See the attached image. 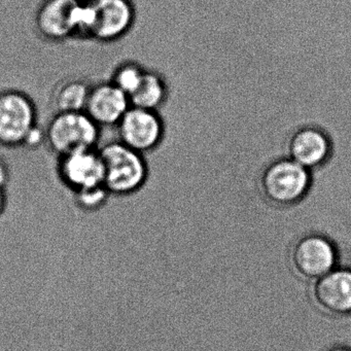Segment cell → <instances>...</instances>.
Wrapping results in <instances>:
<instances>
[{
    "mask_svg": "<svg viewBox=\"0 0 351 351\" xmlns=\"http://www.w3.org/2000/svg\"><path fill=\"white\" fill-rule=\"evenodd\" d=\"M135 21L132 0H84L81 40L112 44L124 38Z\"/></svg>",
    "mask_w": 351,
    "mask_h": 351,
    "instance_id": "1",
    "label": "cell"
},
{
    "mask_svg": "<svg viewBox=\"0 0 351 351\" xmlns=\"http://www.w3.org/2000/svg\"><path fill=\"white\" fill-rule=\"evenodd\" d=\"M104 167V186L110 195L130 196L141 191L149 178L145 155L121 141L99 147Z\"/></svg>",
    "mask_w": 351,
    "mask_h": 351,
    "instance_id": "2",
    "label": "cell"
},
{
    "mask_svg": "<svg viewBox=\"0 0 351 351\" xmlns=\"http://www.w3.org/2000/svg\"><path fill=\"white\" fill-rule=\"evenodd\" d=\"M45 132L46 145L61 157L83 149H97L101 128L85 112H58Z\"/></svg>",
    "mask_w": 351,
    "mask_h": 351,
    "instance_id": "3",
    "label": "cell"
},
{
    "mask_svg": "<svg viewBox=\"0 0 351 351\" xmlns=\"http://www.w3.org/2000/svg\"><path fill=\"white\" fill-rule=\"evenodd\" d=\"M311 182V171L285 157L265 167L260 176V189L272 204L291 206L305 197Z\"/></svg>",
    "mask_w": 351,
    "mask_h": 351,
    "instance_id": "4",
    "label": "cell"
},
{
    "mask_svg": "<svg viewBox=\"0 0 351 351\" xmlns=\"http://www.w3.org/2000/svg\"><path fill=\"white\" fill-rule=\"evenodd\" d=\"M38 120V108L28 94L15 89L0 91V147H24Z\"/></svg>",
    "mask_w": 351,
    "mask_h": 351,
    "instance_id": "5",
    "label": "cell"
},
{
    "mask_svg": "<svg viewBox=\"0 0 351 351\" xmlns=\"http://www.w3.org/2000/svg\"><path fill=\"white\" fill-rule=\"evenodd\" d=\"M84 0H45L36 16V29L43 40L64 43L77 38Z\"/></svg>",
    "mask_w": 351,
    "mask_h": 351,
    "instance_id": "6",
    "label": "cell"
},
{
    "mask_svg": "<svg viewBox=\"0 0 351 351\" xmlns=\"http://www.w3.org/2000/svg\"><path fill=\"white\" fill-rule=\"evenodd\" d=\"M116 128L118 141L143 155L155 151L165 132L163 120L158 112L132 106Z\"/></svg>",
    "mask_w": 351,
    "mask_h": 351,
    "instance_id": "7",
    "label": "cell"
},
{
    "mask_svg": "<svg viewBox=\"0 0 351 351\" xmlns=\"http://www.w3.org/2000/svg\"><path fill=\"white\" fill-rule=\"evenodd\" d=\"M57 174L73 193L104 184V167L97 149H83L58 157Z\"/></svg>",
    "mask_w": 351,
    "mask_h": 351,
    "instance_id": "8",
    "label": "cell"
},
{
    "mask_svg": "<svg viewBox=\"0 0 351 351\" xmlns=\"http://www.w3.org/2000/svg\"><path fill=\"white\" fill-rule=\"evenodd\" d=\"M338 252L326 236L309 234L298 240L291 250V263L300 275L318 279L336 268Z\"/></svg>",
    "mask_w": 351,
    "mask_h": 351,
    "instance_id": "9",
    "label": "cell"
},
{
    "mask_svg": "<svg viewBox=\"0 0 351 351\" xmlns=\"http://www.w3.org/2000/svg\"><path fill=\"white\" fill-rule=\"evenodd\" d=\"M287 158L312 171L322 167L332 155V141L319 127L298 128L289 137Z\"/></svg>",
    "mask_w": 351,
    "mask_h": 351,
    "instance_id": "10",
    "label": "cell"
},
{
    "mask_svg": "<svg viewBox=\"0 0 351 351\" xmlns=\"http://www.w3.org/2000/svg\"><path fill=\"white\" fill-rule=\"evenodd\" d=\"M131 108L130 98L110 81L91 86L85 112L100 127H117Z\"/></svg>",
    "mask_w": 351,
    "mask_h": 351,
    "instance_id": "11",
    "label": "cell"
},
{
    "mask_svg": "<svg viewBox=\"0 0 351 351\" xmlns=\"http://www.w3.org/2000/svg\"><path fill=\"white\" fill-rule=\"evenodd\" d=\"M313 298L318 307L330 315L351 314V269L336 267L316 279Z\"/></svg>",
    "mask_w": 351,
    "mask_h": 351,
    "instance_id": "12",
    "label": "cell"
},
{
    "mask_svg": "<svg viewBox=\"0 0 351 351\" xmlns=\"http://www.w3.org/2000/svg\"><path fill=\"white\" fill-rule=\"evenodd\" d=\"M168 87L165 79L155 71H145L143 80L130 96L131 106L158 112L165 104Z\"/></svg>",
    "mask_w": 351,
    "mask_h": 351,
    "instance_id": "13",
    "label": "cell"
},
{
    "mask_svg": "<svg viewBox=\"0 0 351 351\" xmlns=\"http://www.w3.org/2000/svg\"><path fill=\"white\" fill-rule=\"evenodd\" d=\"M91 86L83 79L65 80L59 84L52 95L56 112H85Z\"/></svg>",
    "mask_w": 351,
    "mask_h": 351,
    "instance_id": "14",
    "label": "cell"
},
{
    "mask_svg": "<svg viewBox=\"0 0 351 351\" xmlns=\"http://www.w3.org/2000/svg\"><path fill=\"white\" fill-rule=\"evenodd\" d=\"M147 69L134 61H124L112 71L110 81L129 96L138 88Z\"/></svg>",
    "mask_w": 351,
    "mask_h": 351,
    "instance_id": "15",
    "label": "cell"
},
{
    "mask_svg": "<svg viewBox=\"0 0 351 351\" xmlns=\"http://www.w3.org/2000/svg\"><path fill=\"white\" fill-rule=\"evenodd\" d=\"M75 204L84 211H96L108 202L110 192L104 184L73 193Z\"/></svg>",
    "mask_w": 351,
    "mask_h": 351,
    "instance_id": "16",
    "label": "cell"
},
{
    "mask_svg": "<svg viewBox=\"0 0 351 351\" xmlns=\"http://www.w3.org/2000/svg\"><path fill=\"white\" fill-rule=\"evenodd\" d=\"M11 178V170L3 156H0V188L5 189Z\"/></svg>",
    "mask_w": 351,
    "mask_h": 351,
    "instance_id": "17",
    "label": "cell"
},
{
    "mask_svg": "<svg viewBox=\"0 0 351 351\" xmlns=\"http://www.w3.org/2000/svg\"><path fill=\"white\" fill-rule=\"evenodd\" d=\"M7 193L5 189L0 188V217L5 213L7 207Z\"/></svg>",
    "mask_w": 351,
    "mask_h": 351,
    "instance_id": "18",
    "label": "cell"
},
{
    "mask_svg": "<svg viewBox=\"0 0 351 351\" xmlns=\"http://www.w3.org/2000/svg\"><path fill=\"white\" fill-rule=\"evenodd\" d=\"M324 351H351V349L346 346H334Z\"/></svg>",
    "mask_w": 351,
    "mask_h": 351,
    "instance_id": "19",
    "label": "cell"
}]
</instances>
